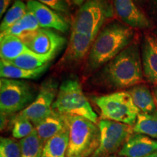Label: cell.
I'll return each mask as SVG.
<instances>
[{
  "label": "cell",
  "mask_w": 157,
  "mask_h": 157,
  "mask_svg": "<svg viewBox=\"0 0 157 157\" xmlns=\"http://www.w3.org/2000/svg\"><path fill=\"white\" fill-rule=\"evenodd\" d=\"M143 63L136 43L129 45L104 66L101 79L109 87L117 89L132 87L143 80Z\"/></svg>",
  "instance_id": "6da1fadb"
},
{
  "label": "cell",
  "mask_w": 157,
  "mask_h": 157,
  "mask_svg": "<svg viewBox=\"0 0 157 157\" xmlns=\"http://www.w3.org/2000/svg\"><path fill=\"white\" fill-rule=\"evenodd\" d=\"M134 31L128 25L113 22L105 25L93 43L87 64L90 69H97L105 66L121 51L131 44Z\"/></svg>",
  "instance_id": "7a4b0ae2"
},
{
  "label": "cell",
  "mask_w": 157,
  "mask_h": 157,
  "mask_svg": "<svg viewBox=\"0 0 157 157\" xmlns=\"http://www.w3.org/2000/svg\"><path fill=\"white\" fill-rule=\"evenodd\" d=\"M64 116L69 132L66 157H90L99 146L101 133L98 125L82 117Z\"/></svg>",
  "instance_id": "3957f363"
},
{
  "label": "cell",
  "mask_w": 157,
  "mask_h": 157,
  "mask_svg": "<svg viewBox=\"0 0 157 157\" xmlns=\"http://www.w3.org/2000/svg\"><path fill=\"white\" fill-rule=\"evenodd\" d=\"M52 110L66 116L82 117L97 123L98 116L84 95L78 80L68 78L62 82L52 105Z\"/></svg>",
  "instance_id": "277c9868"
},
{
  "label": "cell",
  "mask_w": 157,
  "mask_h": 157,
  "mask_svg": "<svg viewBox=\"0 0 157 157\" xmlns=\"http://www.w3.org/2000/svg\"><path fill=\"white\" fill-rule=\"evenodd\" d=\"M113 12L109 0H85L74 17L71 31L96 38L104 23L113 17Z\"/></svg>",
  "instance_id": "5b68a950"
},
{
  "label": "cell",
  "mask_w": 157,
  "mask_h": 157,
  "mask_svg": "<svg viewBox=\"0 0 157 157\" xmlns=\"http://www.w3.org/2000/svg\"><path fill=\"white\" fill-rule=\"evenodd\" d=\"M93 101L101 110L103 119L132 126L135 125L140 113L127 91L96 96L93 97Z\"/></svg>",
  "instance_id": "8992f818"
},
{
  "label": "cell",
  "mask_w": 157,
  "mask_h": 157,
  "mask_svg": "<svg viewBox=\"0 0 157 157\" xmlns=\"http://www.w3.org/2000/svg\"><path fill=\"white\" fill-rule=\"evenodd\" d=\"M34 99V91L28 82L18 79L1 78V113L10 116L21 112L30 105Z\"/></svg>",
  "instance_id": "52a82bcc"
},
{
  "label": "cell",
  "mask_w": 157,
  "mask_h": 157,
  "mask_svg": "<svg viewBox=\"0 0 157 157\" xmlns=\"http://www.w3.org/2000/svg\"><path fill=\"white\" fill-rule=\"evenodd\" d=\"M101 133L98 148L90 157H108L118 151L132 134L133 128L125 124L107 119L98 123Z\"/></svg>",
  "instance_id": "ba28073f"
},
{
  "label": "cell",
  "mask_w": 157,
  "mask_h": 157,
  "mask_svg": "<svg viewBox=\"0 0 157 157\" xmlns=\"http://www.w3.org/2000/svg\"><path fill=\"white\" fill-rule=\"evenodd\" d=\"M23 44L31 52L42 56H55L63 48L66 39L52 29L39 28L21 36Z\"/></svg>",
  "instance_id": "9c48e42d"
},
{
  "label": "cell",
  "mask_w": 157,
  "mask_h": 157,
  "mask_svg": "<svg viewBox=\"0 0 157 157\" xmlns=\"http://www.w3.org/2000/svg\"><path fill=\"white\" fill-rule=\"evenodd\" d=\"M58 91V84L56 82L52 79L44 82L32 103L17 114L29 119L36 126L52 111V105Z\"/></svg>",
  "instance_id": "30bf717a"
},
{
  "label": "cell",
  "mask_w": 157,
  "mask_h": 157,
  "mask_svg": "<svg viewBox=\"0 0 157 157\" xmlns=\"http://www.w3.org/2000/svg\"><path fill=\"white\" fill-rule=\"evenodd\" d=\"M28 10L36 16L40 28L54 29L60 32H66L69 29V23L53 10L36 0H28Z\"/></svg>",
  "instance_id": "8fae6325"
},
{
  "label": "cell",
  "mask_w": 157,
  "mask_h": 157,
  "mask_svg": "<svg viewBox=\"0 0 157 157\" xmlns=\"http://www.w3.org/2000/svg\"><path fill=\"white\" fill-rule=\"evenodd\" d=\"M113 5L118 17L129 27L139 29L151 27V21L137 7L135 0H113Z\"/></svg>",
  "instance_id": "7c38bea8"
},
{
  "label": "cell",
  "mask_w": 157,
  "mask_h": 157,
  "mask_svg": "<svg viewBox=\"0 0 157 157\" xmlns=\"http://www.w3.org/2000/svg\"><path fill=\"white\" fill-rule=\"evenodd\" d=\"M157 151V140L147 135L135 133L123 145L119 156L124 157H147Z\"/></svg>",
  "instance_id": "4fadbf2b"
},
{
  "label": "cell",
  "mask_w": 157,
  "mask_h": 157,
  "mask_svg": "<svg viewBox=\"0 0 157 157\" xmlns=\"http://www.w3.org/2000/svg\"><path fill=\"white\" fill-rule=\"evenodd\" d=\"M141 58L147 81L157 85V38L148 34L145 36Z\"/></svg>",
  "instance_id": "5bb4252c"
},
{
  "label": "cell",
  "mask_w": 157,
  "mask_h": 157,
  "mask_svg": "<svg viewBox=\"0 0 157 157\" xmlns=\"http://www.w3.org/2000/svg\"><path fill=\"white\" fill-rule=\"evenodd\" d=\"M95 38L71 31L67 50L63 56L64 62H76L89 54Z\"/></svg>",
  "instance_id": "9a60e30c"
},
{
  "label": "cell",
  "mask_w": 157,
  "mask_h": 157,
  "mask_svg": "<svg viewBox=\"0 0 157 157\" xmlns=\"http://www.w3.org/2000/svg\"><path fill=\"white\" fill-rule=\"evenodd\" d=\"M67 127L65 116L52 110L50 115L35 126V129L40 140L44 145L49 139Z\"/></svg>",
  "instance_id": "2e32d148"
},
{
  "label": "cell",
  "mask_w": 157,
  "mask_h": 157,
  "mask_svg": "<svg viewBox=\"0 0 157 157\" xmlns=\"http://www.w3.org/2000/svg\"><path fill=\"white\" fill-rule=\"evenodd\" d=\"M48 64L44 65L36 69H25L17 67L7 60H2L0 62V76L1 78L12 79H34L41 76L48 69Z\"/></svg>",
  "instance_id": "e0dca14e"
},
{
  "label": "cell",
  "mask_w": 157,
  "mask_h": 157,
  "mask_svg": "<svg viewBox=\"0 0 157 157\" xmlns=\"http://www.w3.org/2000/svg\"><path fill=\"white\" fill-rule=\"evenodd\" d=\"M30 51L19 36L13 35L0 36V56L2 60L11 61Z\"/></svg>",
  "instance_id": "ac0fdd59"
},
{
  "label": "cell",
  "mask_w": 157,
  "mask_h": 157,
  "mask_svg": "<svg viewBox=\"0 0 157 157\" xmlns=\"http://www.w3.org/2000/svg\"><path fill=\"white\" fill-rule=\"evenodd\" d=\"M69 143L68 127L44 143L42 157H66Z\"/></svg>",
  "instance_id": "d6986e66"
},
{
  "label": "cell",
  "mask_w": 157,
  "mask_h": 157,
  "mask_svg": "<svg viewBox=\"0 0 157 157\" xmlns=\"http://www.w3.org/2000/svg\"><path fill=\"white\" fill-rule=\"evenodd\" d=\"M135 105L140 113H151L156 111V104L151 91L146 85L137 84L129 89Z\"/></svg>",
  "instance_id": "ffe728a7"
},
{
  "label": "cell",
  "mask_w": 157,
  "mask_h": 157,
  "mask_svg": "<svg viewBox=\"0 0 157 157\" xmlns=\"http://www.w3.org/2000/svg\"><path fill=\"white\" fill-rule=\"evenodd\" d=\"M55 56H42L36 54L29 51L17 57L14 60L8 61L17 67L25 69H36L44 65L50 63V62L55 58Z\"/></svg>",
  "instance_id": "44dd1931"
},
{
  "label": "cell",
  "mask_w": 157,
  "mask_h": 157,
  "mask_svg": "<svg viewBox=\"0 0 157 157\" xmlns=\"http://www.w3.org/2000/svg\"><path fill=\"white\" fill-rule=\"evenodd\" d=\"M39 28L40 26L36 16L31 12L28 10L20 21L6 31L1 32L0 36L13 35V36H21L25 33L34 31Z\"/></svg>",
  "instance_id": "7402d4cb"
},
{
  "label": "cell",
  "mask_w": 157,
  "mask_h": 157,
  "mask_svg": "<svg viewBox=\"0 0 157 157\" xmlns=\"http://www.w3.org/2000/svg\"><path fill=\"white\" fill-rule=\"evenodd\" d=\"M133 132L157 138V111L139 113L133 127Z\"/></svg>",
  "instance_id": "603a6c76"
},
{
  "label": "cell",
  "mask_w": 157,
  "mask_h": 157,
  "mask_svg": "<svg viewBox=\"0 0 157 157\" xmlns=\"http://www.w3.org/2000/svg\"><path fill=\"white\" fill-rule=\"evenodd\" d=\"M28 11L27 5L21 0H15L13 5L6 12L1 25L0 31L3 32L20 21Z\"/></svg>",
  "instance_id": "cb8c5ba5"
},
{
  "label": "cell",
  "mask_w": 157,
  "mask_h": 157,
  "mask_svg": "<svg viewBox=\"0 0 157 157\" xmlns=\"http://www.w3.org/2000/svg\"><path fill=\"white\" fill-rule=\"evenodd\" d=\"M21 157H42L44 144L40 140L36 129L29 136L21 139Z\"/></svg>",
  "instance_id": "d4e9b609"
},
{
  "label": "cell",
  "mask_w": 157,
  "mask_h": 157,
  "mask_svg": "<svg viewBox=\"0 0 157 157\" xmlns=\"http://www.w3.org/2000/svg\"><path fill=\"white\" fill-rule=\"evenodd\" d=\"M13 126L12 129V135L15 138L23 139L29 136L35 129L32 122L26 118L15 115L13 119Z\"/></svg>",
  "instance_id": "484cf974"
},
{
  "label": "cell",
  "mask_w": 157,
  "mask_h": 157,
  "mask_svg": "<svg viewBox=\"0 0 157 157\" xmlns=\"http://www.w3.org/2000/svg\"><path fill=\"white\" fill-rule=\"evenodd\" d=\"M0 157H21L20 143L8 137H1Z\"/></svg>",
  "instance_id": "4316f807"
},
{
  "label": "cell",
  "mask_w": 157,
  "mask_h": 157,
  "mask_svg": "<svg viewBox=\"0 0 157 157\" xmlns=\"http://www.w3.org/2000/svg\"><path fill=\"white\" fill-rule=\"evenodd\" d=\"M58 13L68 14L69 7L66 0H36Z\"/></svg>",
  "instance_id": "83f0119b"
},
{
  "label": "cell",
  "mask_w": 157,
  "mask_h": 157,
  "mask_svg": "<svg viewBox=\"0 0 157 157\" xmlns=\"http://www.w3.org/2000/svg\"><path fill=\"white\" fill-rule=\"evenodd\" d=\"M12 1L13 0H0V17H2V15L8 10Z\"/></svg>",
  "instance_id": "f1b7e54d"
},
{
  "label": "cell",
  "mask_w": 157,
  "mask_h": 157,
  "mask_svg": "<svg viewBox=\"0 0 157 157\" xmlns=\"http://www.w3.org/2000/svg\"><path fill=\"white\" fill-rule=\"evenodd\" d=\"M8 117L9 115L5 114V113H1V130L2 131L7 127V123H8Z\"/></svg>",
  "instance_id": "f546056e"
},
{
  "label": "cell",
  "mask_w": 157,
  "mask_h": 157,
  "mask_svg": "<svg viewBox=\"0 0 157 157\" xmlns=\"http://www.w3.org/2000/svg\"><path fill=\"white\" fill-rule=\"evenodd\" d=\"M68 1L71 2V3H73L74 5L81 6L82 4L85 2V0H68Z\"/></svg>",
  "instance_id": "4dcf8cb0"
},
{
  "label": "cell",
  "mask_w": 157,
  "mask_h": 157,
  "mask_svg": "<svg viewBox=\"0 0 157 157\" xmlns=\"http://www.w3.org/2000/svg\"><path fill=\"white\" fill-rule=\"evenodd\" d=\"M147 157H157V151H155L154 153H153L152 154H151L150 156H148Z\"/></svg>",
  "instance_id": "1f68e13d"
},
{
  "label": "cell",
  "mask_w": 157,
  "mask_h": 157,
  "mask_svg": "<svg viewBox=\"0 0 157 157\" xmlns=\"http://www.w3.org/2000/svg\"><path fill=\"white\" fill-rule=\"evenodd\" d=\"M155 100H156V103L157 104V89L155 91Z\"/></svg>",
  "instance_id": "d6a6232c"
},
{
  "label": "cell",
  "mask_w": 157,
  "mask_h": 157,
  "mask_svg": "<svg viewBox=\"0 0 157 157\" xmlns=\"http://www.w3.org/2000/svg\"><path fill=\"white\" fill-rule=\"evenodd\" d=\"M135 1L136 2L142 3V2H145V1H146V0H135Z\"/></svg>",
  "instance_id": "836d02e7"
},
{
  "label": "cell",
  "mask_w": 157,
  "mask_h": 157,
  "mask_svg": "<svg viewBox=\"0 0 157 157\" xmlns=\"http://www.w3.org/2000/svg\"><path fill=\"white\" fill-rule=\"evenodd\" d=\"M154 2H155V3H156V5H157V0H154Z\"/></svg>",
  "instance_id": "e575fe53"
},
{
  "label": "cell",
  "mask_w": 157,
  "mask_h": 157,
  "mask_svg": "<svg viewBox=\"0 0 157 157\" xmlns=\"http://www.w3.org/2000/svg\"><path fill=\"white\" fill-rule=\"evenodd\" d=\"M110 157H114V156H110Z\"/></svg>",
  "instance_id": "d590c367"
},
{
  "label": "cell",
  "mask_w": 157,
  "mask_h": 157,
  "mask_svg": "<svg viewBox=\"0 0 157 157\" xmlns=\"http://www.w3.org/2000/svg\"><path fill=\"white\" fill-rule=\"evenodd\" d=\"M156 34H157V31H156Z\"/></svg>",
  "instance_id": "8d00e7d4"
}]
</instances>
